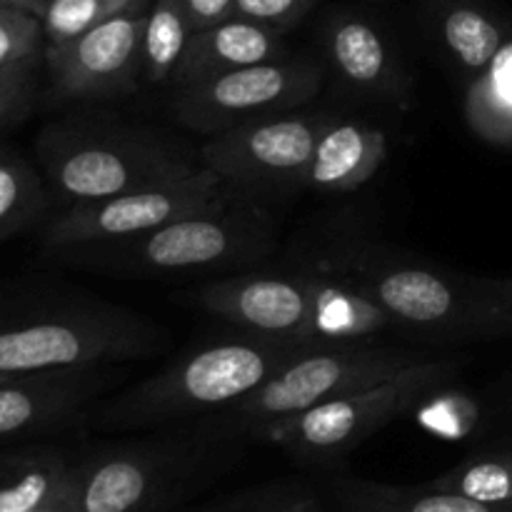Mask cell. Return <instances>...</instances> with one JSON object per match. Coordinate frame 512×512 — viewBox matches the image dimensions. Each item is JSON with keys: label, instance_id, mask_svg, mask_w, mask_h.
Masks as SVG:
<instances>
[{"label": "cell", "instance_id": "d6a6232c", "mask_svg": "<svg viewBox=\"0 0 512 512\" xmlns=\"http://www.w3.org/2000/svg\"><path fill=\"white\" fill-rule=\"evenodd\" d=\"M0 5H10V8H20V10H28V13L38 15L43 0H0Z\"/></svg>", "mask_w": 512, "mask_h": 512}, {"label": "cell", "instance_id": "e575fe53", "mask_svg": "<svg viewBox=\"0 0 512 512\" xmlns=\"http://www.w3.org/2000/svg\"><path fill=\"white\" fill-rule=\"evenodd\" d=\"M5 378V375H0V380H3ZM10 378H13V375H10Z\"/></svg>", "mask_w": 512, "mask_h": 512}, {"label": "cell", "instance_id": "44dd1931", "mask_svg": "<svg viewBox=\"0 0 512 512\" xmlns=\"http://www.w3.org/2000/svg\"><path fill=\"white\" fill-rule=\"evenodd\" d=\"M53 195L43 173L18 150L0 145V243L43 223Z\"/></svg>", "mask_w": 512, "mask_h": 512}, {"label": "cell", "instance_id": "5bb4252c", "mask_svg": "<svg viewBox=\"0 0 512 512\" xmlns=\"http://www.w3.org/2000/svg\"><path fill=\"white\" fill-rule=\"evenodd\" d=\"M115 378L105 368L50 370L0 380V443L53 433L83 415L85 405Z\"/></svg>", "mask_w": 512, "mask_h": 512}, {"label": "cell", "instance_id": "ac0fdd59", "mask_svg": "<svg viewBox=\"0 0 512 512\" xmlns=\"http://www.w3.org/2000/svg\"><path fill=\"white\" fill-rule=\"evenodd\" d=\"M430 23L440 48L468 83L490 68L512 35L508 20L483 0H433Z\"/></svg>", "mask_w": 512, "mask_h": 512}, {"label": "cell", "instance_id": "7a4b0ae2", "mask_svg": "<svg viewBox=\"0 0 512 512\" xmlns=\"http://www.w3.org/2000/svg\"><path fill=\"white\" fill-rule=\"evenodd\" d=\"M35 160L55 203L75 205L198 173V153L163 130L98 115H65L35 138Z\"/></svg>", "mask_w": 512, "mask_h": 512}, {"label": "cell", "instance_id": "e0dca14e", "mask_svg": "<svg viewBox=\"0 0 512 512\" xmlns=\"http://www.w3.org/2000/svg\"><path fill=\"white\" fill-rule=\"evenodd\" d=\"M385 160H388L385 130L365 120L333 113L315 145L303 190L320 195L353 193L378 175Z\"/></svg>", "mask_w": 512, "mask_h": 512}, {"label": "cell", "instance_id": "cb8c5ba5", "mask_svg": "<svg viewBox=\"0 0 512 512\" xmlns=\"http://www.w3.org/2000/svg\"><path fill=\"white\" fill-rule=\"evenodd\" d=\"M153 3L155 0H43L38 20L45 45H60L98 28L105 20L150 8Z\"/></svg>", "mask_w": 512, "mask_h": 512}, {"label": "cell", "instance_id": "7402d4cb", "mask_svg": "<svg viewBox=\"0 0 512 512\" xmlns=\"http://www.w3.org/2000/svg\"><path fill=\"white\" fill-rule=\"evenodd\" d=\"M468 120L480 138L512 145V35L480 78L468 83Z\"/></svg>", "mask_w": 512, "mask_h": 512}, {"label": "cell", "instance_id": "30bf717a", "mask_svg": "<svg viewBox=\"0 0 512 512\" xmlns=\"http://www.w3.org/2000/svg\"><path fill=\"white\" fill-rule=\"evenodd\" d=\"M323 65L313 58L270 60L173 90L170 113L195 135H218L265 115L298 110L320 93Z\"/></svg>", "mask_w": 512, "mask_h": 512}, {"label": "cell", "instance_id": "6da1fadb", "mask_svg": "<svg viewBox=\"0 0 512 512\" xmlns=\"http://www.w3.org/2000/svg\"><path fill=\"white\" fill-rule=\"evenodd\" d=\"M320 265L348 280L403 333L440 343L512 335V308L483 278L453 275L418 255L358 240L335 245Z\"/></svg>", "mask_w": 512, "mask_h": 512}, {"label": "cell", "instance_id": "9a60e30c", "mask_svg": "<svg viewBox=\"0 0 512 512\" xmlns=\"http://www.w3.org/2000/svg\"><path fill=\"white\" fill-rule=\"evenodd\" d=\"M323 45L335 78L353 93L405 105L413 78L380 25L355 10H335L323 25Z\"/></svg>", "mask_w": 512, "mask_h": 512}, {"label": "cell", "instance_id": "4dcf8cb0", "mask_svg": "<svg viewBox=\"0 0 512 512\" xmlns=\"http://www.w3.org/2000/svg\"><path fill=\"white\" fill-rule=\"evenodd\" d=\"M33 512H80L78 490H75V468H73V475H70L68 485H65V488L60 490V493L55 495L50 503H45L43 508H38Z\"/></svg>", "mask_w": 512, "mask_h": 512}, {"label": "cell", "instance_id": "d6986e66", "mask_svg": "<svg viewBox=\"0 0 512 512\" xmlns=\"http://www.w3.org/2000/svg\"><path fill=\"white\" fill-rule=\"evenodd\" d=\"M75 463L60 450L0 455V512H33L68 485Z\"/></svg>", "mask_w": 512, "mask_h": 512}, {"label": "cell", "instance_id": "9c48e42d", "mask_svg": "<svg viewBox=\"0 0 512 512\" xmlns=\"http://www.w3.org/2000/svg\"><path fill=\"white\" fill-rule=\"evenodd\" d=\"M333 113L285 110L205 138L200 165L228 188L303 190L315 145Z\"/></svg>", "mask_w": 512, "mask_h": 512}, {"label": "cell", "instance_id": "3957f363", "mask_svg": "<svg viewBox=\"0 0 512 512\" xmlns=\"http://www.w3.org/2000/svg\"><path fill=\"white\" fill-rule=\"evenodd\" d=\"M308 348L313 345L280 343L245 333L200 345L110 400L100 410L98 423L100 428L128 430L225 413Z\"/></svg>", "mask_w": 512, "mask_h": 512}, {"label": "cell", "instance_id": "277c9868", "mask_svg": "<svg viewBox=\"0 0 512 512\" xmlns=\"http://www.w3.org/2000/svg\"><path fill=\"white\" fill-rule=\"evenodd\" d=\"M163 335L105 303L0 305V375L105 368L148 358Z\"/></svg>", "mask_w": 512, "mask_h": 512}, {"label": "cell", "instance_id": "83f0119b", "mask_svg": "<svg viewBox=\"0 0 512 512\" xmlns=\"http://www.w3.org/2000/svg\"><path fill=\"white\" fill-rule=\"evenodd\" d=\"M43 50L45 38L38 15L0 5V70L23 60L40 58Z\"/></svg>", "mask_w": 512, "mask_h": 512}, {"label": "cell", "instance_id": "ba28073f", "mask_svg": "<svg viewBox=\"0 0 512 512\" xmlns=\"http://www.w3.org/2000/svg\"><path fill=\"white\" fill-rule=\"evenodd\" d=\"M235 190L210 170L200 168L188 178L130 190L113 198L75 203L60 210L40 228V243L58 253L138 238L185 215L233 203Z\"/></svg>", "mask_w": 512, "mask_h": 512}, {"label": "cell", "instance_id": "603a6c76", "mask_svg": "<svg viewBox=\"0 0 512 512\" xmlns=\"http://www.w3.org/2000/svg\"><path fill=\"white\" fill-rule=\"evenodd\" d=\"M195 30L190 28L180 0H155L143 30V83L170 85L175 68Z\"/></svg>", "mask_w": 512, "mask_h": 512}, {"label": "cell", "instance_id": "484cf974", "mask_svg": "<svg viewBox=\"0 0 512 512\" xmlns=\"http://www.w3.org/2000/svg\"><path fill=\"white\" fill-rule=\"evenodd\" d=\"M415 423L428 433H435L438 438H465L470 430L478 425L480 408L475 398L468 393H455L448 390V383L440 388L430 390L428 395L418 400L410 408Z\"/></svg>", "mask_w": 512, "mask_h": 512}, {"label": "cell", "instance_id": "52a82bcc", "mask_svg": "<svg viewBox=\"0 0 512 512\" xmlns=\"http://www.w3.org/2000/svg\"><path fill=\"white\" fill-rule=\"evenodd\" d=\"M420 360L423 355L413 350L375 345L368 340L313 345L295 355L248 398L225 410V415L240 433L260 438L265 430L283 420L295 418L350 390L390 378Z\"/></svg>", "mask_w": 512, "mask_h": 512}, {"label": "cell", "instance_id": "ffe728a7", "mask_svg": "<svg viewBox=\"0 0 512 512\" xmlns=\"http://www.w3.org/2000/svg\"><path fill=\"white\" fill-rule=\"evenodd\" d=\"M335 495L345 512H512V505L480 503L433 485L395 488L368 480H340Z\"/></svg>", "mask_w": 512, "mask_h": 512}, {"label": "cell", "instance_id": "8fae6325", "mask_svg": "<svg viewBox=\"0 0 512 512\" xmlns=\"http://www.w3.org/2000/svg\"><path fill=\"white\" fill-rule=\"evenodd\" d=\"M195 303L245 335L295 345H330L320 335V295L313 268L295 273L235 270L200 285Z\"/></svg>", "mask_w": 512, "mask_h": 512}, {"label": "cell", "instance_id": "1f68e13d", "mask_svg": "<svg viewBox=\"0 0 512 512\" xmlns=\"http://www.w3.org/2000/svg\"><path fill=\"white\" fill-rule=\"evenodd\" d=\"M483 280L490 288V293L498 295L508 308H512V278H483Z\"/></svg>", "mask_w": 512, "mask_h": 512}, {"label": "cell", "instance_id": "8992f818", "mask_svg": "<svg viewBox=\"0 0 512 512\" xmlns=\"http://www.w3.org/2000/svg\"><path fill=\"white\" fill-rule=\"evenodd\" d=\"M458 368V360L423 358L390 378L350 390L283 420L265 430L258 440H268L305 463H335L395 418L408 415L430 390L450 383Z\"/></svg>", "mask_w": 512, "mask_h": 512}, {"label": "cell", "instance_id": "4fadbf2b", "mask_svg": "<svg viewBox=\"0 0 512 512\" xmlns=\"http://www.w3.org/2000/svg\"><path fill=\"white\" fill-rule=\"evenodd\" d=\"M188 450L178 443L100 450L75 463L80 512H150L183 478Z\"/></svg>", "mask_w": 512, "mask_h": 512}, {"label": "cell", "instance_id": "2e32d148", "mask_svg": "<svg viewBox=\"0 0 512 512\" xmlns=\"http://www.w3.org/2000/svg\"><path fill=\"white\" fill-rule=\"evenodd\" d=\"M288 55L285 33L235 15V18L200 30L190 38L188 48L175 68L173 80H170V88H190V85L215 78V75L248 68V65L270 63V60H283Z\"/></svg>", "mask_w": 512, "mask_h": 512}, {"label": "cell", "instance_id": "f1b7e54d", "mask_svg": "<svg viewBox=\"0 0 512 512\" xmlns=\"http://www.w3.org/2000/svg\"><path fill=\"white\" fill-rule=\"evenodd\" d=\"M315 3L318 0H235V15L288 33L315 8Z\"/></svg>", "mask_w": 512, "mask_h": 512}, {"label": "cell", "instance_id": "836d02e7", "mask_svg": "<svg viewBox=\"0 0 512 512\" xmlns=\"http://www.w3.org/2000/svg\"><path fill=\"white\" fill-rule=\"evenodd\" d=\"M280 512H318L315 508H310V505H298V508H290V510H280Z\"/></svg>", "mask_w": 512, "mask_h": 512}, {"label": "cell", "instance_id": "d4e9b609", "mask_svg": "<svg viewBox=\"0 0 512 512\" xmlns=\"http://www.w3.org/2000/svg\"><path fill=\"white\" fill-rule=\"evenodd\" d=\"M430 485L488 505H512V453L473 455Z\"/></svg>", "mask_w": 512, "mask_h": 512}, {"label": "cell", "instance_id": "f546056e", "mask_svg": "<svg viewBox=\"0 0 512 512\" xmlns=\"http://www.w3.org/2000/svg\"><path fill=\"white\" fill-rule=\"evenodd\" d=\"M180 5L195 33L235 18V0H180Z\"/></svg>", "mask_w": 512, "mask_h": 512}, {"label": "cell", "instance_id": "5b68a950", "mask_svg": "<svg viewBox=\"0 0 512 512\" xmlns=\"http://www.w3.org/2000/svg\"><path fill=\"white\" fill-rule=\"evenodd\" d=\"M275 225L255 205L225 203L185 215L138 238L73 250L80 260L123 275H213L268 258Z\"/></svg>", "mask_w": 512, "mask_h": 512}, {"label": "cell", "instance_id": "4316f807", "mask_svg": "<svg viewBox=\"0 0 512 512\" xmlns=\"http://www.w3.org/2000/svg\"><path fill=\"white\" fill-rule=\"evenodd\" d=\"M40 58L23 60L0 70V135L28 118L38 98V68Z\"/></svg>", "mask_w": 512, "mask_h": 512}, {"label": "cell", "instance_id": "7c38bea8", "mask_svg": "<svg viewBox=\"0 0 512 512\" xmlns=\"http://www.w3.org/2000/svg\"><path fill=\"white\" fill-rule=\"evenodd\" d=\"M150 8L105 20L60 45H45L43 63L60 100L103 103L130 98L143 85V30Z\"/></svg>", "mask_w": 512, "mask_h": 512}]
</instances>
